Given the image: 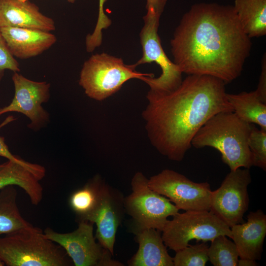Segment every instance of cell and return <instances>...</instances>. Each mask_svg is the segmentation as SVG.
<instances>
[{"mask_svg": "<svg viewBox=\"0 0 266 266\" xmlns=\"http://www.w3.org/2000/svg\"><path fill=\"white\" fill-rule=\"evenodd\" d=\"M258 264L256 260L249 259H240L237 263L238 266H256Z\"/></svg>", "mask_w": 266, "mask_h": 266, "instance_id": "31", "label": "cell"}, {"mask_svg": "<svg viewBox=\"0 0 266 266\" xmlns=\"http://www.w3.org/2000/svg\"><path fill=\"white\" fill-rule=\"evenodd\" d=\"M148 180L142 172L134 175L132 192L124 198L125 211L132 218L133 225L162 232L167 218L176 215L179 209L169 199L151 189Z\"/></svg>", "mask_w": 266, "mask_h": 266, "instance_id": "7", "label": "cell"}, {"mask_svg": "<svg viewBox=\"0 0 266 266\" xmlns=\"http://www.w3.org/2000/svg\"><path fill=\"white\" fill-rule=\"evenodd\" d=\"M148 184L179 210H210L212 191L207 182H195L181 173L165 169L151 177Z\"/></svg>", "mask_w": 266, "mask_h": 266, "instance_id": "10", "label": "cell"}, {"mask_svg": "<svg viewBox=\"0 0 266 266\" xmlns=\"http://www.w3.org/2000/svg\"><path fill=\"white\" fill-rule=\"evenodd\" d=\"M133 232L138 249L128 261L130 266H173V258L167 252L161 231L133 225Z\"/></svg>", "mask_w": 266, "mask_h": 266, "instance_id": "17", "label": "cell"}, {"mask_svg": "<svg viewBox=\"0 0 266 266\" xmlns=\"http://www.w3.org/2000/svg\"><path fill=\"white\" fill-rule=\"evenodd\" d=\"M161 233L165 245L175 252L193 239L206 242L219 235L232 237L230 227L210 210L178 213L168 220Z\"/></svg>", "mask_w": 266, "mask_h": 266, "instance_id": "6", "label": "cell"}, {"mask_svg": "<svg viewBox=\"0 0 266 266\" xmlns=\"http://www.w3.org/2000/svg\"><path fill=\"white\" fill-rule=\"evenodd\" d=\"M226 235L215 238L208 249V261L214 266H237L239 254L234 243Z\"/></svg>", "mask_w": 266, "mask_h": 266, "instance_id": "23", "label": "cell"}, {"mask_svg": "<svg viewBox=\"0 0 266 266\" xmlns=\"http://www.w3.org/2000/svg\"><path fill=\"white\" fill-rule=\"evenodd\" d=\"M0 236V260L7 266H68L65 250L33 227Z\"/></svg>", "mask_w": 266, "mask_h": 266, "instance_id": "4", "label": "cell"}, {"mask_svg": "<svg viewBox=\"0 0 266 266\" xmlns=\"http://www.w3.org/2000/svg\"><path fill=\"white\" fill-rule=\"evenodd\" d=\"M124 200L120 192L104 183L98 206L88 221L96 225V239L113 256L116 234L125 212Z\"/></svg>", "mask_w": 266, "mask_h": 266, "instance_id": "13", "label": "cell"}, {"mask_svg": "<svg viewBox=\"0 0 266 266\" xmlns=\"http://www.w3.org/2000/svg\"><path fill=\"white\" fill-rule=\"evenodd\" d=\"M39 181L28 168L14 161L8 160L0 170V190L10 185L18 186L35 205L40 202L43 197V188Z\"/></svg>", "mask_w": 266, "mask_h": 266, "instance_id": "18", "label": "cell"}, {"mask_svg": "<svg viewBox=\"0 0 266 266\" xmlns=\"http://www.w3.org/2000/svg\"><path fill=\"white\" fill-rule=\"evenodd\" d=\"M15 94L9 104L0 108V116L11 112L22 113L31 121L29 129L37 131L49 122V114L42 106L50 97V84L27 78L18 72L12 77Z\"/></svg>", "mask_w": 266, "mask_h": 266, "instance_id": "12", "label": "cell"}, {"mask_svg": "<svg viewBox=\"0 0 266 266\" xmlns=\"http://www.w3.org/2000/svg\"><path fill=\"white\" fill-rule=\"evenodd\" d=\"M233 6L243 31L250 38L266 34V0H234Z\"/></svg>", "mask_w": 266, "mask_h": 266, "instance_id": "19", "label": "cell"}, {"mask_svg": "<svg viewBox=\"0 0 266 266\" xmlns=\"http://www.w3.org/2000/svg\"><path fill=\"white\" fill-rule=\"evenodd\" d=\"M233 112L242 120L259 125L266 131V103L259 98L255 91L226 94Z\"/></svg>", "mask_w": 266, "mask_h": 266, "instance_id": "20", "label": "cell"}, {"mask_svg": "<svg viewBox=\"0 0 266 266\" xmlns=\"http://www.w3.org/2000/svg\"><path fill=\"white\" fill-rule=\"evenodd\" d=\"M76 0H67L68 2L74 3ZM107 0H99V15L97 23L95 28L98 32H102L103 29H107L111 23V20L104 13L103 5Z\"/></svg>", "mask_w": 266, "mask_h": 266, "instance_id": "28", "label": "cell"}, {"mask_svg": "<svg viewBox=\"0 0 266 266\" xmlns=\"http://www.w3.org/2000/svg\"><path fill=\"white\" fill-rule=\"evenodd\" d=\"M262 70L257 88L255 90L260 100L266 103V57L264 55L262 60Z\"/></svg>", "mask_w": 266, "mask_h": 266, "instance_id": "29", "label": "cell"}, {"mask_svg": "<svg viewBox=\"0 0 266 266\" xmlns=\"http://www.w3.org/2000/svg\"><path fill=\"white\" fill-rule=\"evenodd\" d=\"M15 120H16V118L13 116H8L0 124V129ZM0 156L5 158L9 161H14L23 165L32 171L40 180L43 178L45 175L46 170L44 166L25 161L20 157L13 155L5 143L4 138L1 136H0Z\"/></svg>", "mask_w": 266, "mask_h": 266, "instance_id": "26", "label": "cell"}, {"mask_svg": "<svg viewBox=\"0 0 266 266\" xmlns=\"http://www.w3.org/2000/svg\"><path fill=\"white\" fill-rule=\"evenodd\" d=\"M6 69L14 72L20 71L19 63L10 52L0 31V81Z\"/></svg>", "mask_w": 266, "mask_h": 266, "instance_id": "27", "label": "cell"}, {"mask_svg": "<svg viewBox=\"0 0 266 266\" xmlns=\"http://www.w3.org/2000/svg\"><path fill=\"white\" fill-rule=\"evenodd\" d=\"M17 196L14 185L0 190V236L33 226L21 215L17 204Z\"/></svg>", "mask_w": 266, "mask_h": 266, "instance_id": "22", "label": "cell"}, {"mask_svg": "<svg viewBox=\"0 0 266 266\" xmlns=\"http://www.w3.org/2000/svg\"><path fill=\"white\" fill-rule=\"evenodd\" d=\"M252 179L249 169L231 170L221 186L212 191L210 210L230 227L243 223L249 203L248 186Z\"/></svg>", "mask_w": 266, "mask_h": 266, "instance_id": "11", "label": "cell"}, {"mask_svg": "<svg viewBox=\"0 0 266 266\" xmlns=\"http://www.w3.org/2000/svg\"><path fill=\"white\" fill-rule=\"evenodd\" d=\"M5 163L0 165V170H1L5 166Z\"/></svg>", "mask_w": 266, "mask_h": 266, "instance_id": "32", "label": "cell"}, {"mask_svg": "<svg viewBox=\"0 0 266 266\" xmlns=\"http://www.w3.org/2000/svg\"><path fill=\"white\" fill-rule=\"evenodd\" d=\"M160 16L147 12L143 17L144 25L140 33L142 56L134 65L155 62L162 72L157 78L146 76L143 81L150 87V90L158 93H168L175 90L181 83L182 72L179 67L167 57L161 44L158 31Z\"/></svg>", "mask_w": 266, "mask_h": 266, "instance_id": "8", "label": "cell"}, {"mask_svg": "<svg viewBox=\"0 0 266 266\" xmlns=\"http://www.w3.org/2000/svg\"><path fill=\"white\" fill-rule=\"evenodd\" d=\"M252 125L233 111L220 112L199 129L191 145L197 149L208 146L217 150L231 170L241 167L249 169L253 166L248 144Z\"/></svg>", "mask_w": 266, "mask_h": 266, "instance_id": "3", "label": "cell"}, {"mask_svg": "<svg viewBox=\"0 0 266 266\" xmlns=\"http://www.w3.org/2000/svg\"><path fill=\"white\" fill-rule=\"evenodd\" d=\"M136 67L106 53L96 54L84 62L79 84L88 97L101 101L118 91L130 79L142 80L146 76H154L153 73L137 71Z\"/></svg>", "mask_w": 266, "mask_h": 266, "instance_id": "5", "label": "cell"}, {"mask_svg": "<svg viewBox=\"0 0 266 266\" xmlns=\"http://www.w3.org/2000/svg\"><path fill=\"white\" fill-rule=\"evenodd\" d=\"M245 223L230 227L240 259H261L266 235V215L261 209L250 212Z\"/></svg>", "mask_w": 266, "mask_h": 266, "instance_id": "16", "label": "cell"}, {"mask_svg": "<svg viewBox=\"0 0 266 266\" xmlns=\"http://www.w3.org/2000/svg\"><path fill=\"white\" fill-rule=\"evenodd\" d=\"M225 85L213 76L191 74L173 91H149L142 117L152 145L168 159L182 161L193 138L209 119L220 112H233Z\"/></svg>", "mask_w": 266, "mask_h": 266, "instance_id": "2", "label": "cell"}, {"mask_svg": "<svg viewBox=\"0 0 266 266\" xmlns=\"http://www.w3.org/2000/svg\"><path fill=\"white\" fill-rule=\"evenodd\" d=\"M11 27L54 31V21L29 0H0V28Z\"/></svg>", "mask_w": 266, "mask_h": 266, "instance_id": "14", "label": "cell"}, {"mask_svg": "<svg viewBox=\"0 0 266 266\" xmlns=\"http://www.w3.org/2000/svg\"><path fill=\"white\" fill-rule=\"evenodd\" d=\"M104 182L97 175L70 196L68 204L78 222L88 221L99 204Z\"/></svg>", "mask_w": 266, "mask_h": 266, "instance_id": "21", "label": "cell"}, {"mask_svg": "<svg viewBox=\"0 0 266 266\" xmlns=\"http://www.w3.org/2000/svg\"><path fill=\"white\" fill-rule=\"evenodd\" d=\"M147 12L153 13L161 17L167 0H146Z\"/></svg>", "mask_w": 266, "mask_h": 266, "instance_id": "30", "label": "cell"}, {"mask_svg": "<svg viewBox=\"0 0 266 266\" xmlns=\"http://www.w3.org/2000/svg\"><path fill=\"white\" fill-rule=\"evenodd\" d=\"M93 223L78 222L77 228L68 233H59L50 228L43 232L46 238L60 245L75 266H122L113 255L96 241Z\"/></svg>", "mask_w": 266, "mask_h": 266, "instance_id": "9", "label": "cell"}, {"mask_svg": "<svg viewBox=\"0 0 266 266\" xmlns=\"http://www.w3.org/2000/svg\"><path fill=\"white\" fill-rule=\"evenodd\" d=\"M0 31L12 55L21 59L42 54L57 41L54 34L41 30L6 27Z\"/></svg>", "mask_w": 266, "mask_h": 266, "instance_id": "15", "label": "cell"}, {"mask_svg": "<svg viewBox=\"0 0 266 266\" xmlns=\"http://www.w3.org/2000/svg\"><path fill=\"white\" fill-rule=\"evenodd\" d=\"M5 266V264L1 260H0V266Z\"/></svg>", "mask_w": 266, "mask_h": 266, "instance_id": "33", "label": "cell"}, {"mask_svg": "<svg viewBox=\"0 0 266 266\" xmlns=\"http://www.w3.org/2000/svg\"><path fill=\"white\" fill-rule=\"evenodd\" d=\"M208 246L206 242L186 247L176 251L173 266H204L208 261Z\"/></svg>", "mask_w": 266, "mask_h": 266, "instance_id": "24", "label": "cell"}, {"mask_svg": "<svg viewBox=\"0 0 266 266\" xmlns=\"http://www.w3.org/2000/svg\"><path fill=\"white\" fill-rule=\"evenodd\" d=\"M170 45L182 73L213 76L226 84L240 75L252 42L233 5L200 2L184 14Z\"/></svg>", "mask_w": 266, "mask_h": 266, "instance_id": "1", "label": "cell"}, {"mask_svg": "<svg viewBox=\"0 0 266 266\" xmlns=\"http://www.w3.org/2000/svg\"><path fill=\"white\" fill-rule=\"evenodd\" d=\"M248 146L252 154V166L266 169V131L258 129L254 125L250 133Z\"/></svg>", "mask_w": 266, "mask_h": 266, "instance_id": "25", "label": "cell"}]
</instances>
